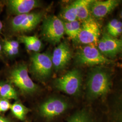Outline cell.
<instances>
[{
  "mask_svg": "<svg viewBox=\"0 0 122 122\" xmlns=\"http://www.w3.org/2000/svg\"><path fill=\"white\" fill-rule=\"evenodd\" d=\"M111 86L110 75L106 71L100 68L93 70L87 79V96L92 100L103 97L109 93Z\"/></svg>",
  "mask_w": 122,
  "mask_h": 122,
  "instance_id": "obj_1",
  "label": "cell"
},
{
  "mask_svg": "<svg viewBox=\"0 0 122 122\" xmlns=\"http://www.w3.org/2000/svg\"><path fill=\"white\" fill-rule=\"evenodd\" d=\"M41 31L45 40L54 45L59 44L65 34L64 22L55 15L49 16L44 20Z\"/></svg>",
  "mask_w": 122,
  "mask_h": 122,
  "instance_id": "obj_2",
  "label": "cell"
},
{
  "mask_svg": "<svg viewBox=\"0 0 122 122\" xmlns=\"http://www.w3.org/2000/svg\"><path fill=\"white\" fill-rule=\"evenodd\" d=\"M54 85L57 90L70 96L78 95L82 86V76L78 69L68 71L61 77L56 79Z\"/></svg>",
  "mask_w": 122,
  "mask_h": 122,
  "instance_id": "obj_3",
  "label": "cell"
},
{
  "mask_svg": "<svg viewBox=\"0 0 122 122\" xmlns=\"http://www.w3.org/2000/svg\"><path fill=\"white\" fill-rule=\"evenodd\" d=\"M76 61L81 65L94 66L112 63L93 44H88L80 48L76 53Z\"/></svg>",
  "mask_w": 122,
  "mask_h": 122,
  "instance_id": "obj_4",
  "label": "cell"
},
{
  "mask_svg": "<svg viewBox=\"0 0 122 122\" xmlns=\"http://www.w3.org/2000/svg\"><path fill=\"white\" fill-rule=\"evenodd\" d=\"M53 68L51 56L48 53L35 52L31 58L30 71L39 80H46L51 75Z\"/></svg>",
  "mask_w": 122,
  "mask_h": 122,
  "instance_id": "obj_5",
  "label": "cell"
},
{
  "mask_svg": "<svg viewBox=\"0 0 122 122\" xmlns=\"http://www.w3.org/2000/svg\"><path fill=\"white\" fill-rule=\"evenodd\" d=\"M10 79L11 81L24 93L32 94L38 90L37 85L30 77L28 67L25 64L19 65L12 71Z\"/></svg>",
  "mask_w": 122,
  "mask_h": 122,
  "instance_id": "obj_6",
  "label": "cell"
},
{
  "mask_svg": "<svg viewBox=\"0 0 122 122\" xmlns=\"http://www.w3.org/2000/svg\"><path fill=\"white\" fill-rule=\"evenodd\" d=\"M42 12H33L16 15L11 21V29L17 33L27 32L33 30L41 22Z\"/></svg>",
  "mask_w": 122,
  "mask_h": 122,
  "instance_id": "obj_7",
  "label": "cell"
},
{
  "mask_svg": "<svg viewBox=\"0 0 122 122\" xmlns=\"http://www.w3.org/2000/svg\"><path fill=\"white\" fill-rule=\"evenodd\" d=\"M69 108L68 102L63 99L52 97L40 106L39 112L44 118H53L64 113Z\"/></svg>",
  "mask_w": 122,
  "mask_h": 122,
  "instance_id": "obj_8",
  "label": "cell"
},
{
  "mask_svg": "<svg viewBox=\"0 0 122 122\" xmlns=\"http://www.w3.org/2000/svg\"><path fill=\"white\" fill-rule=\"evenodd\" d=\"M100 32L98 24L91 17L82 22L77 41L84 44L96 45L98 43Z\"/></svg>",
  "mask_w": 122,
  "mask_h": 122,
  "instance_id": "obj_9",
  "label": "cell"
},
{
  "mask_svg": "<svg viewBox=\"0 0 122 122\" xmlns=\"http://www.w3.org/2000/svg\"><path fill=\"white\" fill-rule=\"evenodd\" d=\"M51 57L55 70L58 71L64 69L71 57V53L68 44L66 42L59 44L54 49Z\"/></svg>",
  "mask_w": 122,
  "mask_h": 122,
  "instance_id": "obj_10",
  "label": "cell"
},
{
  "mask_svg": "<svg viewBox=\"0 0 122 122\" xmlns=\"http://www.w3.org/2000/svg\"><path fill=\"white\" fill-rule=\"evenodd\" d=\"M103 122H122V94L102 111Z\"/></svg>",
  "mask_w": 122,
  "mask_h": 122,
  "instance_id": "obj_11",
  "label": "cell"
},
{
  "mask_svg": "<svg viewBox=\"0 0 122 122\" xmlns=\"http://www.w3.org/2000/svg\"><path fill=\"white\" fill-rule=\"evenodd\" d=\"M119 2L117 0H94L91 7V13L96 18H104L115 8Z\"/></svg>",
  "mask_w": 122,
  "mask_h": 122,
  "instance_id": "obj_12",
  "label": "cell"
},
{
  "mask_svg": "<svg viewBox=\"0 0 122 122\" xmlns=\"http://www.w3.org/2000/svg\"><path fill=\"white\" fill-rule=\"evenodd\" d=\"M67 122H103L101 111L90 109H80L72 114Z\"/></svg>",
  "mask_w": 122,
  "mask_h": 122,
  "instance_id": "obj_13",
  "label": "cell"
},
{
  "mask_svg": "<svg viewBox=\"0 0 122 122\" xmlns=\"http://www.w3.org/2000/svg\"><path fill=\"white\" fill-rule=\"evenodd\" d=\"M8 5L11 12L18 15L30 13L39 7L40 2L36 0H10Z\"/></svg>",
  "mask_w": 122,
  "mask_h": 122,
  "instance_id": "obj_14",
  "label": "cell"
},
{
  "mask_svg": "<svg viewBox=\"0 0 122 122\" xmlns=\"http://www.w3.org/2000/svg\"><path fill=\"white\" fill-rule=\"evenodd\" d=\"M103 37L105 39L107 56L115 57L118 52L121 51V40L106 34L103 35Z\"/></svg>",
  "mask_w": 122,
  "mask_h": 122,
  "instance_id": "obj_15",
  "label": "cell"
},
{
  "mask_svg": "<svg viewBox=\"0 0 122 122\" xmlns=\"http://www.w3.org/2000/svg\"><path fill=\"white\" fill-rule=\"evenodd\" d=\"M93 1L92 0H76L78 20L83 22L91 17V7Z\"/></svg>",
  "mask_w": 122,
  "mask_h": 122,
  "instance_id": "obj_16",
  "label": "cell"
},
{
  "mask_svg": "<svg viewBox=\"0 0 122 122\" xmlns=\"http://www.w3.org/2000/svg\"><path fill=\"white\" fill-rule=\"evenodd\" d=\"M20 40L25 44L26 49L30 51L38 52L42 46L41 40L35 35L21 36L20 37Z\"/></svg>",
  "mask_w": 122,
  "mask_h": 122,
  "instance_id": "obj_17",
  "label": "cell"
},
{
  "mask_svg": "<svg viewBox=\"0 0 122 122\" xmlns=\"http://www.w3.org/2000/svg\"><path fill=\"white\" fill-rule=\"evenodd\" d=\"M64 24L65 34L71 39L77 41L81 27L79 21L76 20L71 22H64Z\"/></svg>",
  "mask_w": 122,
  "mask_h": 122,
  "instance_id": "obj_18",
  "label": "cell"
},
{
  "mask_svg": "<svg viewBox=\"0 0 122 122\" xmlns=\"http://www.w3.org/2000/svg\"><path fill=\"white\" fill-rule=\"evenodd\" d=\"M61 16L65 22H71L77 20L76 0L64 8L61 13Z\"/></svg>",
  "mask_w": 122,
  "mask_h": 122,
  "instance_id": "obj_19",
  "label": "cell"
},
{
  "mask_svg": "<svg viewBox=\"0 0 122 122\" xmlns=\"http://www.w3.org/2000/svg\"><path fill=\"white\" fill-rule=\"evenodd\" d=\"M10 109L13 115L21 120H24L25 119L26 114L29 111V109L26 107L19 102L11 105Z\"/></svg>",
  "mask_w": 122,
  "mask_h": 122,
  "instance_id": "obj_20",
  "label": "cell"
},
{
  "mask_svg": "<svg viewBox=\"0 0 122 122\" xmlns=\"http://www.w3.org/2000/svg\"><path fill=\"white\" fill-rule=\"evenodd\" d=\"M0 96L5 100H17V94L11 85L5 84L1 86L0 89Z\"/></svg>",
  "mask_w": 122,
  "mask_h": 122,
  "instance_id": "obj_21",
  "label": "cell"
},
{
  "mask_svg": "<svg viewBox=\"0 0 122 122\" xmlns=\"http://www.w3.org/2000/svg\"><path fill=\"white\" fill-rule=\"evenodd\" d=\"M11 105L9 101L2 99L0 100V112H5L10 109Z\"/></svg>",
  "mask_w": 122,
  "mask_h": 122,
  "instance_id": "obj_22",
  "label": "cell"
},
{
  "mask_svg": "<svg viewBox=\"0 0 122 122\" xmlns=\"http://www.w3.org/2000/svg\"><path fill=\"white\" fill-rule=\"evenodd\" d=\"M122 32V23L119 22L117 26H116L113 30L110 31L109 34V35L113 37H116L120 35Z\"/></svg>",
  "mask_w": 122,
  "mask_h": 122,
  "instance_id": "obj_23",
  "label": "cell"
},
{
  "mask_svg": "<svg viewBox=\"0 0 122 122\" xmlns=\"http://www.w3.org/2000/svg\"><path fill=\"white\" fill-rule=\"evenodd\" d=\"M98 48L99 50L100 51L101 53L104 55L106 56V45L105 43L104 38L102 37L101 39L99 41H98Z\"/></svg>",
  "mask_w": 122,
  "mask_h": 122,
  "instance_id": "obj_24",
  "label": "cell"
},
{
  "mask_svg": "<svg viewBox=\"0 0 122 122\" xmlns=\"http://www.w3.org/2000/svg\"><path fill=\"white\" fill-rule=\"evenodd\" d=\"M4 49L5 51L10 56L15 55L19 52V49L12 48L5 45H4Z\"/></svg>",
  "mask_w": 122,
  "mask_h": 122,
  "instance_id": "obj_25",
  "label": "cell"
},
{
  "mask_svg": "<svg viewBox=\"0 0 122 122\" xmlns=\"http://www.w3.org/2000/svg\"><path fill=\"white\" fill-rule=\"evenodd\" d=\"M5 45L12 48L19 49V44L17 41L15 40H7L5 42Z\"/></svg>",
  "mask_w": 122,
  "mask_h": 122,
  "instance_id": "obj_26",
  "label": "cell"
},
{
  "mask_svg": "<svg viewBox=\"0 0 122 122\" xmlns=\"http://www.w3.org/2000/svg\"><path fill=\"white\" fill-rule=\"evenodd\" d=\"M119 22V21H118L117 19H113V20L110 21L109 23L107 26V30L108 32L109 33L110 31L113 30V29L117 26Z\"/></svg>",
  "mask_w": 122,
  "mask_h": 122,
  "instance_id": "obj_27",
  "label": "cell"
},
{
  "mask_svg": "<svg viewBox=\"0 0 122 122\" xmlns=\"http://www.w3.org/2000/svg\"><path fill=\"white\" fill-rule=\"evenodd\" d=\"M0 122H10L5 118L0 116Z\"/></svg>",
  "mask_w": 122,
  "mask_h": 122,
  "instance_id": "obj_28",
  "label": "cell"
},
{
  "mask_svg": "<svg viewBox=\"0 0 122 122\" xmlns=\"http://www.w3.org/2000/svg\"><path fill=\"white\" fill-rule=\"evenodd\" d=\"M1 45L0 44V52H1Z\"/></svg>",
  "mask_w": 122,
  "mask_h": 122,
  "instance_id": "obj_29",
  "label": "cell"
},
{
  "mask_svg": "<svg viewBox=\"0 0 122 122\" xmlns=\"http://www.w3.org/2000/svg\"><path fill=\"white\" fill-rule=\"evenodd\" d=\"M1 83H0V87H1Z\"/></svg>",
  "mask_w": 122,
  "mask_h": 122,
  "instance_id": "obj_30",
  "label": "cell"
},
{
  "mask_svg": "<svg viewBox=\"0 0 122 122\" xmlns=\"http://www.w3.org/2000/svg\"><path fill=\"white\" fill-rule=\"evenodd\" d=\"M2 24V22H1V21H0V24Z\"/></svg>",
  "mask_w": 122,
  "mask_h": 122,
  "instance_id": "obj_31",
  "label": "cell"
},
{
  "mask_svg": "<svg viewBox=\"0 0 122 122\" xmlns=\"http://www.w3.org/2000/svg\"><path fill=\"white\" fill-rule=\"evenodd\" d=\"M121 42H122V49H121V51L122 52V40H121Z\"/></svg>",
  "mask_w": 122,
  "mask_h": 122,
  "instance_id": "obj_32",
  "label": "cell"
},
{
  "mask_svg": "<svg viewBox=\"0 0 122 122\" xmlns=\"http://www.w3.org/2000/svg\"><path fill=\"white\" fill-rule=\"evenodd\" d=\"M121 17H122V12H121Z\"/></svg>",
  "mask_w": 122,
  "mask_h": 122,
  "instance_id": "obj_33",
  "label": "cell"
}]
</instances>
